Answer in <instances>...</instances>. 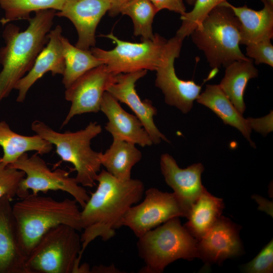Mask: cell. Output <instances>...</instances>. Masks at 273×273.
I'll use <instances>...</instances> for the list:
<instances>
[{
    "mask_svg": "<svg viewBox=\"0 0 273 273\" xmlns=\"http://www.w3.org/2000/svg\"><path fill=\"white\" fill-rule=\"evenodd\" d=\"M96 190L81 211L83 232L80 236L81 257L89 244L98 237L107 241L122 226V220L127 210L139 202L144 193L143 183L137 179L121 180L107 170L98 174Z\"/></svg>",
    "mask_w": 273,
    "mask_h": 273,
    "instance_id": "obj_1",
    "label": "cell"
},
{
    "mask_svg": "<svg viewBox=\"0 0 273 273\" xmlns=\"http://www.w3.org/2000/svg\"><path fill=\"white\" fill-rule=\"evenodd\" d=\"M56 14L52 9L36 12L23 31L13 24L6 25L3 33L5 44L0 49V103L32 68L48 41Z\"/></svg>",
    "mask_w": 273,
    "mask_h": 273,
    "instance_id": "obj_2",
    "label": "cell"
},
{
    "mask_svg": "<svg viewBox=\"0 0 273 273\" xmlns=\"http://www.w3.org/2000/svg\"><path fill=\"white\" fill-rule=\"evenodd\" d=\"M75 199L61 201L29 194L12 206L19 245L27 256L50 229L61 224L82 230L81 211Z\"/></svg>",
    "mask_w": 273,
    "mask_h": 273,
    "instance_id": "obj_3",
    "label": "cell"
},
{
    "mask_svg": "<svg viewBox=\"0 0 273 273\" xmlns=\"http://www.w3.org/2000/svg\"><path fill=\"white\" fill-rule=\"evenodd\" d=\"M214 69L249 58L240 48V23L229 7L220 4L213 8L191 34Z\"/></svg>",
    "mask_w": 273,
    "mask_h": 273,
    "instance_id": "obj_4",
    "label": "cell"
},
{
    "mask_svg": "<svg viewBox=\"0 0 273 273\" xmlns=\"http://www.w3.org/2000/svg\"><path fill=\"white\" fill-rule=\"evenodd\" d=\"M31 129L56 147L62 161L74 166L77 172L75 178L83 187H93L102 166L100 153L90 147L92 139L101 133L102 126L90 122L84 128L71 132H59L39 120H34Z\"/></svg>",
    "mask_w": 273,
    "mask_h": 273,
    "instance_id": "obj_5",
    "label": "cell"
},
{
    "mask_svg": "<svg viewBox=\"0 0 273 273\" xmlns=\"http://www.w3.org/2000/svg\"><path fill=\"white\" fill-rule=\"evenodd\" d=\"M136 245L145 263L140 272L161 273L177 259L199 257L197 240L181 225L178 217L144 234Z\"/></svg>",
    "mask_w": 273,
    "mask_h": 273,
    "instance_id": "obj_6",
    "label": "cell"
},
{
    "mask_svg": "<svg viewBox=\"0 0 273 273\" xmlns=\"http://www.w3.org/2000/svg\"><path fill=\"white\" fill-rule=\"evenodd\" d=\"M65 224L46 233L26 257L27 273H77L81 257L80 236Z\"/></svg>",
    "mask_w": 273,
    "mask_h": 273,
    "instance_id": "obj_7",
    "label": "cell"
},
{
    "mask_svg": "<svg viewBox=\"0 0 273 273\" xmlns=\"http://www.w3.org/2000/svg\"><path fill=\"white\" fill-rule=\"evenodd\" d=\"M102 36L112 40L115 47L109 51L93 47L90 51L114 75L140 70L156 71L167 42L157 34L153 39L139 43L122 40L113 33Z\"/></svg>",
    "mask_w": 273,
    "mask_h": 273,
    "instance_id": "obj_8",
    "label": "cell"
},
{
    "mask_svg": "<svg viewBox=\"0 0 273 273\" xmlns=\"http://www.w3.org/2000/svg\"><path fill=\"white\" fill-rule=\"evenodd\" d=\"M9 165L25 174L17 193L21 199L29 194V190L34 194L40 192L62 191L71 195L83 208L89 198L86 191L77 183L75 177H70L69 173L63 169L52 171L37 154L29 157L27 153H24Z\"/></svg>",
    "mask_w": 273,
    "mask_h": 273,
    "instance_id": "obj_9",
    "label": "cell"
},
{
    "mask_svg": "<svg viewBox=\"0 0 273 273\" xmlns=\"http://www.w3.org/2000/svg\"><path fill=\"white\" fill-rule=\"evenodd\" d=\"M189 209L174 193L163 192L154 188L145 192L143 202L132 206L122 220L138 238L168 220L186 217Z\"/></svg>",
    "mask_w": 273,
    "mask_h": 273,
    "instance_id": "obj_10",
    "label": "cell"
},
{
    "mask_svg": "<svg viewBox=\"0 0 273 273\" xmlns=\"http://www.w3.org/2000/svg\"><path fill=\"white\" fill-rule=\"evenodd\" d=\"M183 40L176 36L167 40L160 63L156 70L155 85L164 94L167 104L187 113L192 109L202 87L193 80L180 79L176 74L174 61L179 56Z\"/></svg>",
    "mask_w": 273,
    "mask_h": 273,
    "instance_id": "obj_11",
    "label": "cell"
},
{
    "mask_svg": "<svg viewBox=\"0 0 273 273\" xmlns=\"http://www.w3.org/2000/svg\"><path fill=\"white\" fill-rule=\"evenodd\" d=\"M115 76L103 64L88 71L66 88L65 98L71 106L61 127L76 115L100 111L104 94Z\"/></svg>",
    "mask_w": 273,
    "mask_h": 273,
    "instance_id": "obj_12",
    "label": "cell"
},
{
    "mask_svg": "<svg viewBox=\"0 0 273 273\" xmlns=\"http://www.w3.org/2000/svg\"><path fill=\"white\" fill-rule=\"evenodd\" d=\"M147 70H140L115 75L106 92L118 102L124 103L134 113L142 122L153 144L158 145L162 141H169L156 126L154 117L157 113L156 108L149 100H142L135 88V83L147 74Z\"/></svg>",
    "mask_w": 273,
    "mask_h": 273,
    "instance_id": "obj_13",
    "label": "cell"
},
{
    "mask_svg": "<svg viewBox=\"0 0 273 273\" xmlns=\"http://www.w3.org/2000/svg\"><path fill=\"white\" fill-rule=\"evenodd\" d=\"M197 241L199 258L208 264H219L244 251L239 226L222 216Z\"/></svg>",
    "mask_w": 273,
    "mask_h": 273,
    "instance_id": "obj_14",
    "label": "cell"
},
{
    "mask_svg": "<svg viewBox=\"0 0 273 273\" xmlns=\"http://www.w3.org/2000/svg\"><path fill=\"white\" fill-rule=\"evenodd\" d=\"M110 8V0H66L56 15L67 18L74 24L78 33L75 46L90 50L95 46L97 26Z\"/></svg>",
    "mask_w": 273,
    "mask_h": 273,
    "instance_id": "obj_15",
    "label": "cell"
},
{
    "mask_svg": "<svg viewBox=\"0 0 273 273\" xmlns=\"http://www.w3.org/2000/svg\"><path fill=\"white\" fill-rule=\"evenodd\" d=\"M100 111L108 119L105 128L112 135L113 140L126 141L142 147L153 144L139 119L125 111L107 92L104 94Z\"/></svg>",
    "mask_w": 273,
    "mask_h": 273,
    "instance_id": "obj_16",
    "label": "cell"
},
{
    "mask_svg": "<svg viewBox=\"0 0 273 273\" xmlns=\"http://www.w3.org/2000/svg\"><path fill=\"white\" fill-rule=\"evenodd\" d=\"M62 29L57 25L48 34V41L37 55L29 71L15 85L18 91L16 101L23 102L30 88L46 73L51 72L52 75H63L65 69L63 46L61 41Z\"/></svg>",
    "mask_w": 273,
    "mask_h": 273,
    "instance_id": "obj_17",
    "label": "cell"
},
{
    "mask_svg": "<svg viewBox=\"0 0 273 273\" xmlns=\"http://www.w3.org/2000/svg\"><path fill=\"white\" fill-rule=\"evenodd\" d=\"M160 169L166 184L189 210L191 204L206 190L201 182L204 170L201 163L180 168L175 159L167 153L160 157Z\"/></svg>",
    "mask_w": 273,
    "mask_h": 273,
    "instance_id": "obj_18",
    "label": "cell"
},
{
    "mask_svg": "<svg viewBox=\"0 0 273 273\" xmlns=\"http://www.w3.org/2000/svg\"><path fill=\"white\" fill-rule=\"evenodd\" d=\"M12 200L8 195L0 199V273H27L26 256L19 245Z\"/></svg>",
    "mask_w": 273,
    "mask_h": 273,
    "instance_id": "obj_19",
    "label": "cell"
},
{
    "mask_svg": "<svg viewBox=\"0 0 273 273\" xmlns=\"http://www.w3.org/2000/svg\"><path fill=\"white\" fill-rule=\"evenodd\" d=\"M263 8L258 11L246 5L235 7L224 1L221 4L232 9L240 23V44L246 46L273 37V4L267 0H261Z\"/></svg>",
    "mask_w": 273,
    "mask_h": 273,
    "instance_id": "obj_20",
    "label": "cell"
},
{
    "mask_svg": "<svg viewBox=\"0 0 273 273\" xmlns=\"http://www.w3.org/2000/svg\"><path fill=\"white\" fill-rule=\"evenodd\" d=\"M197 102L211 110L223 122L239 130L255 148L251 139L252 131L251 118H244L220 88L219 84H207L204 91L200 94Z\"/></svg>",
    "mask_w": 273,
    "mask_h": 273,
    "instance_id": "obj_21",
    "label": "cell"
},
{
    "mask_svg": "<svg viewBox=\"0 0 273 273\" xmlns=\"http://www.w3.org/2000/svg\"><path fill=\"white\" fill-rule=\"evenodd\" d=\"M0 146L3 150L2 163L10 165L28 151L43 155L49 153L53 145L36 134L23 135L13 131L5 121H0Z\"/></svg>",
    "mask_w": 273,
    "mask_h": 273,
    "instance_id": "obj_22",
    "label": "cell"
},
{
    "mask_svg": "<svg viewBox=\"0 0 273 273\" xmlns=\"http://www.w3.org/2000/svg\"><path fill=\"white\" fill-rule=\"evenodd\" d=\"M223 200L206 189L191 205L184 226L197 241L200 239L221 216Z\"/></svg>",
    "mask_w": 273,
    "mask_h": 273,
    "instance_id": "obj_23",
    "label": "cell"
},
{
    "mask_svg": "<svg viewBox=\"0 0 273 273\" xmlns=\"http://www.w3.org/2000/svg\"><path fill=\"white\" fill-rule=\"evenodd\" d=\"M258 75V71L250 58L234 61L225 67L224 76L219 85L242 114L246 109L244 96L248 81Z\"/></svg>",
    "mask_w": 273,
    "mask_h": 273,
    "instance_id": "obj_24",
    "label": "cell"
},
{
    "mask_svg": "<svg viewBox=\"0 0 273 273\" xmlns=\"http://www.w3.org/2000/svg\"><path fill=\"white\" fill-rule=\"evenodd\" d=\"M142 152L135 145L124 141L113 140L104 153H100V162L106 170L121 180L131 179V171L142 159Z\"/></svg>",
    "mask_w": 273,
    "mask_h": 273,
    "instance_id": "obj_25",
    "label": "cell"
},
{
    "mask_svg": "<svg viewBox=\"0 0 273 273\" xmlns=\"http://www.w3.org/2000/svg\"><path fill=\"white\" fill-rule=\"evenodd\" d=\"M61 41L65 63L62 83L66 88L88 71L104 64L90 50H84L73 46L63 35Z\"/></svg>",
    "mask_w": 273,
    "mask_h": 273,
    "instance_id": "obj_26",
    "label": "cell"
},
{
    "mask_svg": "<svg viewBox=\"0 0 273 273\" xmlns=\"http://www.w3.org/2000/svg\"><path fill=\"white\" fill-rule=\"evenodd\" d=\"M66 0H0L4 16L0 20L3 26L19 20H29L32 12L52 9L60 11Z\"/></svg>",
    "mask_w": 273,
    "mask_h": 273,
    "instance_id": "obj_27",
    "label": "cell"
},
{
    "mask_svg": "<svg viewBox=\"0 0 273 273\" xmlns=\"http://www.w3.org/2000/svg\"><path fill=\"white\" fill-rule=\"evenodd\" d=\"M157 12L150 0H129L119 11V13L130 17L133 24L134 35L141 36L142 40L154 37L152 24Z\"/></svg>",
    "mask_w": 273,
    "mask_h": 273,
    "instance_id": "obj_28",
    "label": "cell"
},
{
    "mask_svg": "<svg viewBox=\"0 0 273 273\" xmlns=\"http://www.w3.org/2000/svg\"><path fill=\"white\" fill-rule=\"evenodd\" d=\"M227 0H196L193 9L180 16L181 24L175 36L183 40L191 35L208 14L215 7Z\"/></svg>",
    "mask_w": 273,
    "mask_h": 273,
    "instance_id": "obj_29",
    "label": "cell"
},
{
    "mask_svg": "<svg viewBox=\"0 0 273 273\" xmlns=\"http://www.w3.org/2000/svg\"><path fill=\"white\" fill-rule=\"evenodd\" d=\"M25 173L10 165L0 164V199L8 195L13 199L17 196L19 185Z\"/></svg>",
    "mask_w": 273,
    "mask_h": 273,
    "instance_id": "obj_30",
    "label": "cell"
},
{
    "mask_svg": "<svg viewBox=\"0 0 273 273\" xmlns=\"http://www.w3.org/2000/svg\"><path fill=\"white\" fill-rule=\"evenodd\" d=\"M242 271L247 273H271L273 271V242L271 240L248 263L242 267Z\"/></svg>",
    "mask_w": 273,
    "mask_h": 273,
    "instance_id": "obj_31",
    "label": "cell"
},
{
    "mask_svg": "<svg viewBox=\"0 0 273 273\" xmlns=\"http://www.w3.org/2000/svg\"><path fill=\"white\" fill-rule=\"evenodd\" d=\"M246 56L254 59L256 64H265L273 67V46L270 40L247 45Z\"/></svg>",
    "mask_w": 273,
    "mask_h": 273,
    "instance_id": "obj_32",
    "label": "cell"
},
{
    "mask_svg": "<svg viewBox=\"0 0 273 273\" xmlns=\"http://www.w3.org/2000/svg\"><path fill=\"white\" fill-rule=\"evenodd\" d=\"M158 12L167 9L181 15L186 12L184 0H150Z\"/></svg>",
    "mask_w": 273,
    "mask_h": 273,
    "instance_id": "obj_33",
    "label": "cell"
},
{
    "mask_svg": "<svg viewBox=\"0 0 273 273\" xmlns=\"http://www.w3.org/2000/svg\"><path fill=\"white\" fill-rule=\"evenodd\" d=\"M252 129L265 136L272 131V112L267 115L259 118H251Z\"/></svg>",
    "mask_w": 273,
    "mask_h": 273,
    "instance_id": "obj_34",
    "label": "cell"
},
{
    "mask_svg": "<svg viewBox=\"0 0 273 273\" xmlns=\"http://www.w3.org/2000/svg\"><path fill=\"white\" fill-rule=\"evenodd\" d=\"M129 0H110L111 8L108 11L111 16H115L119 13L121 7Z\"/></svg>",
    "mask_w": 273,
    "mask_h": 273,
    "instance_id": "obj_35",
    "label": "cell"
},
{
    "mask_svg": "<svg viewBox=\"0 0 273 273\" xmlns=\"http://www.w3.org/2000/svg\"><path fill=\"white\" fill-rule=\"evenodd\" d=\"M119 271L113 265H111L108 267L95 266L90 272H119Z\"/></svg>",
    "mask_w": 273,
    "mask_h": 273,
    "instance_id": "obj_36",
    "label": "cell"
},
{
    "mask_svg": "<svg viewBox=\"0 0 273 273\" xmlns=\"http://www.w3.org/2000/svg\"><path fill=\"white\" fill-rule=\"evenodd\" d=\"M187 3L190 5H194L196 0H186Z\"/></svg>",
    "mask_w": 273,
    "mask_h": 273,
    "instance_id": "obj_37",
    "label": "cell"
},
{
    "mask_svg": "<svg viewBox=\"0 0 273 273\" xmlns=\"http://www.w3.org/2000/svg\"><path fill=\"white\" fill-rule=\"evenodd\" d=\"M268 2H269L271 4H273V0H267Z\"/></svg>",
    "mask_w": 273,
    "mask_h": 273,
    "instance_id": "obj_38",
    "label": "cell"
},
{
    "mask_svg": "<svg viewBox=\"0 0 273 273\" xmlns=\"http://www.w3.org/2000/svg\"><path fill=\"white\" fill-rule=\"evenodd\" d=\"M2 163V157H0V164H1Z\"/></svg>",
    "mask_w": 273,
    "mask_h": 273,
    "instance_id": "obj_39",
    "label": "cell"
}]
</instances>
